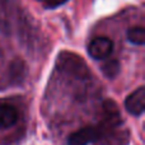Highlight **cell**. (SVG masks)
<instances>
[{"mask_svg": "<svg viewBox=\"0 0 145 145\" xmlns=\"http://www.w3.org/2000/svg\"><path fill=\"white\" fill-rule=\"evenodd\" d=\"M56 66L60 71L65 72L72 78H76V79H87L90 75L85 61L80 56L69 52V51H63L59 55Z\"/></svg>", "mask_w": 145, "mask_h": 145, "instance_id": "cell-1", "label": "cell"}, {"mask_svg": "<svg viewBox=\"0 0 145 145\" xmlns=\"http://www.w3.org/2000/svg\"><path fill=\"white\" fill-rule=\"evenodd\" d=\"M113 50V43L108 37H95L94 40L90 41L88 46V52L93 59L97 60H103L108 57Z\"/></svg>", "mask_w": 145, "mask_h": 145, "instance_id": "cell-2", "label": "cell"}, {"mask_svg": "<svg viewBox=\"0 0 145 145\" xmlns=\"http://www.w3.org/2000/svg\"><path fill=\"white\" fill-rule=\"evenodd\" d=\"M99 138V131L93 126H87L82 127L72 133L68 139L69 145H88L89 143H93Z\"/></svg>", "mask_w": 145, "mask_h": 145, "instance_id": "cell-3", "label": "cell"}, {"mask_svg": "<svg viewBox=\"0 0 145 145\" xmlns=\"http://www.w3.org/2000/svg\"><path fill=\"white\" fill-rule=\"evenodd\" d=\"M125 107L131 115L140 116L145 110V89L138 88L125 99Z\"/></svg>", "mask_w": 145, "mask_h": 145, "instance_id": "cell-4", "label": "cell"}, {"mask_svg": "<svg viewBox=\"0 0 145 145\" xmlns=\"http://www.w3.org/2000/svg\"><path fill=\"white\" fill-rule=\"evenodd\" d=\"M18 121V111L8 105L0 106V127L8 129Z\"/></svg>", "mask_w": 145, "mask_h": 145, "instance_id": "cell-5", "label": "cell"}, {"mask_svg": "<svg viewBox=\"0 0 145 145\" xmlns=\"http://www.w3.org/2000/svg\"><path fill=\"white\" fill-rule=\"evenodd\" d=\"M127 40L135 45H144L145 29L143 27H133L127 31Z\"/></svg>", "mask_w": 145, "mask_h": 145, "instance_id": "cell-6", "label": "cell"}, {"mask_svg": "<svg viewBox=\"0 0 145 145\" xmlns=\"http://www.w3.org/2000/svg\"><path fill=\"white\" fill-rule=\"evenodd\" d=\"M101 69H102L103 74H105L106 76L112 79V78H115L116 75L118 74V71H120V64H118L117 60H108L101 66Z\"/></svg>", "mask_w": 145, "mask_h": 145, "instance_id": "cell-7", "label": "cell"}, {"mask_svg": "<svg viewBox=\"0 0 145 145\" xmlns=\"http://www.w3.org/2000/svg\"><path fill=\"white\" fill-rule=\"evenodd\" d=\"M10 72H12L13 80H22L24 79L25 75V65L24 61L22 60H15L10 65Z\"/></svg>", "mask_w": 145, "mask_h": 145, "instance_id": "cell-8", "label": "cell"}, {"mask_svg": "<svg viewBox=\"0 0 145 145\" xmlns=\"http://www.w3.org/2000/svg\"><path fill=\"white\" fill-rule=\"evenodd\" d=\"M66 1H68V0H46L45 7L47 8V9H54V8H57V7H60V5L65 4Z\"/></svg>", "mask_w": 145, "mask_h": 145, "instance_id": "cell-9", "label": "cell"}, {"mask_svg": "<svg viewBox=\"0 0 145 145\" xmlns=\"http://www.w3.org/2000/svg\"><path fill=\"white\" fill-rule=\"evenodd\" d=\"M41 1H46V0H41Z\"/></svg>", "mask_w": 145, "mask_h": 145, "instance_id": "cell-10", "label": "cell"}]
</instances>
